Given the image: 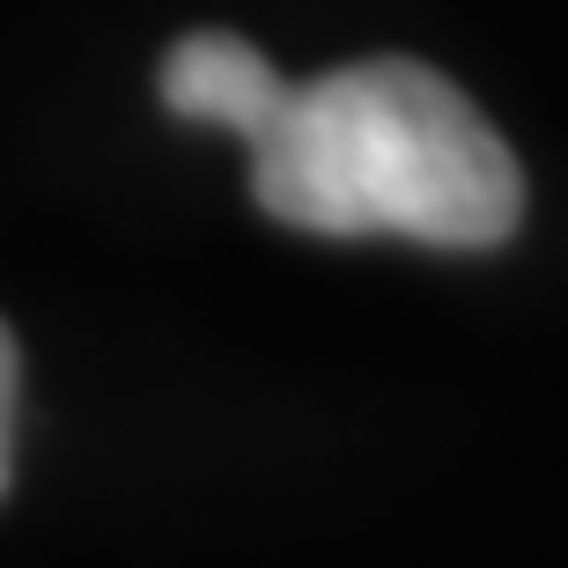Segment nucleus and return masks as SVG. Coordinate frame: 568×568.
I'll list each match as a JSON object with an SVG mask.
<instances>
[{
	"instance_id": "nucleus-1",
	"label": "nucleus",
	"mask_w": 568,
	"mask_h": 568,
	"mask_svg": "<svg viewBox=\"0 0 568 568\" xmlns=\"http://www.w3.org/2000/svg\"><path fill=\"white\" fill-rule=\"evenodd\" d=\"M258 207L311 236H414L487 252L525 222V170L458 82L422 60H355L288 82L252 133Z\"/></svg>"
},
{
	"instance_id": "nucleus-3",
	"label": "nucleus",
	"mask_w": 568,
	"mask_h": 568,
	"mask_svg": "<svg viewBox=\"0 0 568 568\" xmlns=\"http://www.w3.org/2000/svg\"><path fill=\"white\" fill-rule=\"evenodd\" d=\"M16 377H22L16 333L0 325V487H8V465H16Z\"/></svg>"
},
{
	"instance_id": "nucleus-2",
	"label": "nucleus",
	"mask_w": 568,
	"mask_h": 568,
	"mask_svg": "<svg viewBox=\"0 0 568 568\" xmlns=\"http://www.w3.org/2000/svg\"><path fill=\"white\" fill-rule=\"evenodd\" d=\"M281 97H288V82L274 74V60L258 44L230 38V30H192L163 52V104L178 119H200V126L252 141L281 111Z\"/></svg>"
}]
</instances>
